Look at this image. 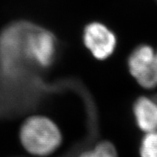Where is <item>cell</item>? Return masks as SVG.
I'll use <instances>...</instances> for the list:
<instances>
[{"label": "cell", "mask_w": 157, "mask_h": 157, "mask_svg": "<svg viewBox=\"0 0 157 157\" xmlns=\"http://www.w3.org/2000/svg\"><path fill=\"white\" fill-rule=\"evenodd\" d=\"M16 48L22 63H34L43 68L50 66L57 52V42L52 33L26 21L17 22Z\"/></svg>", "instance_id": "6da1fadb"}, {"label": "cell", "mask_w": 157, "mask_h": 157, "mask_svg": "<svg viewBox=\"0 0 157 157\" xmlns=\"http://www.w3.org/2000/svg\"><path fill=\"white\" fill-rule=\"evenodd\" d=\"M21 140L29 152L45 156L58 148L62 137L58 127L50 119L34 117L23 124L21 130Z\"/></svg>", "instance_id": "7a4b0ae2"}, {"label": "cell", "mask_w": 157, "mask_h": 157, "mask_svg": "<svg viewBox=\"0 0 157 157\" xmlns=\"http://www.w3.org/2000/svg\"><path fill=\"white\" fill-rule=\"evenodd\" d=\"M83 39L92 55L99 60H105L111 56L117 45L114 34L100 23L87 25L84 31Z\"/></svg>", "instance_id": "3957f363"}, {"label": "cell", "mask_w": 157, "mask_h": 157, "mask_svg": "<svg viewBox=\"0 0 157 157\" xmlns=\"http://www.w3.org/2000/svg\"><path fill=\"white\" fill-rule=\"evenodd\" d=\"M155 54L151 47L140 45L135 49L128 58L129 72L143 87L150 74Z\"/></svg>", "instance_id": "277c9868"}, {"label": "cell", "mask_w": 157, "mask_h": 157, "mask_svg": "<svg viewBox=\"0 0 157 157\" xmlns=\"http://www.w3.org/2000/svg\"><path fill=\"white\" fill-rule=\"evenodd\" d=\"M133 112L141 130L145 132L157 130V101L147 97L138 98L135 102Z\"/></svg>", "instance_id": "5b68a950"}, {"label": "cell", "mask_w": 157, "mask_h": 157, "mask_svg": "<svg viewBox=\"0 0 157 157\" xmlns=\"http://www.w3.org/2000/svg\"><path fill=\"white\" fill-rule=\"evenodd\" d=\"M141 157H157V130L146 132L140 143Z\"/></svg>", "instance_id": "8992f818"}, {"label": "cell", "mask_w": 157, "mask_h": 157, "mask_svg": "<svg viewBox=\"0 0 157 157\" xmlns=\"http://www.w3.org/2000/svg\"><path fill=\"white\" fill-rule=\"evenodd\" d=\"M78 157H117L116 149L109 142L98 143L93 148L80 154Z\"/></svg>", "instance_id": "52a82bcc"}, {"label": "cell", "mask_w": 157, "mask_h": 157, "mask_svg": "<svg viewBox=\"0 0 157 157\" xmlns=\"http://www.w3.org/2000/svg\"><path fill=\"white\" fill-rule=\"evenodd\" d=\"M156 86H157V52L155 54L150 74L143 87L151 89V88L155 87Z\"/></svg>", "instance_id": "ba28073f"}]
</instances>
